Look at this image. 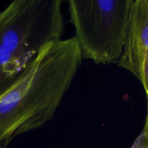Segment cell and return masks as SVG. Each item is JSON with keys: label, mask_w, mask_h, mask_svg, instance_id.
<instances>
[{"label": "cell", "mask_w": 148, "mask_h": 148, "mask_svg": "<svg viewBox=\"0 0 148 148\" xmlns=\"http://www.w3.org/2000/svg\"><path fill=\"white\" fill-rule=\"evenodd\" d=\"M75 37L51 42L0 96V143L53 119L82 62Z\"/></svg>", "instance_id": "obj_1"}, {"label": "cell", "mask_w": 148, "mask_h": 148, "mask_svg": "<svg viewBox=\"0 0 148 148\" xmlns=\"http://www.w3.org/2000/svg\"><path fill=\"white\" fill-rule=\"evenodd\" d=\"M64 30L60 0H14L0 12V96Z\"/></svg>", "instance_id": "obj_2"}, {"label": "cell", "mask_w": 148, "mask_h": 148, "mask_svg": "<svg viewBox=\"0 0 148 148\" xmlns=\"http://www.w3.org/2000/svg\"><path fill=\"white\" fill-rule=\"evenodd\" d=\"M134 0H70V22L82 59L117 63L122 54Z\"/></svg>", "instance_id": "obj_3"}, {"label": "cell", "mask_w": 148, "mask_h": 148, "mask_svg": "<svg viewBox=\"0 0 148 148\" xmlns=\"http://www.w3.org/2000/svg\"><path fill=\"white\" fill-rule=\"evenodd\" d=\"M141 82L148 93V0H134L122 54L117 62Z\"/></svg>", "instance_id": "obj_4"}, {"label": "cell", "mask_w": 148, "mask_h": 148, "mask_svg": "<svg viewBox=\"0 0 148 148\" xmlns=\"http://www.w3.org/2000/svg\"><path fill=\"white\" fill-rule=\"evenodd\" d=\"M131 148H148V141L144 132H142Z\"/></svg>", "instance_id": "obj_5"}, {"label": "cell", "mask_w": 148, "mask_h": 148, "mask_svg": "<svg viewBox=\"0 0 148 148\" xmlns=\"http://www.w3.org/2000/svg\"><path fill=\"white\" fill-rule=\"evenodd\" d=\"M147 96V116H146V120H145V127L143 129V131L144 132V133L145 134L146 137H147V140L148 141V93L146 95Z\"/></svg>", "instance_id": "obj_6"}, {"label": "cell", "mask_w": 148, "mask_h": 148, "mask_svg": "<svg viewBox=\"0 0 148 148\" xmlns=\"http://www.w3.org/2000/svg\"><path fill=\"white\" fill-rule=\"evenodd\" d=\"M8 145V143H5V142H3V143H0V148H7Z\"/></svg>", "instance_id": "obj_7"}]
</instances>
